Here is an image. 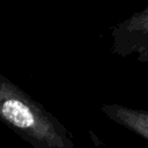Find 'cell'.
Wrapping results in <instances>:
<instances>
[{"label":"cell","instance_id":"1","mask_svg":"<svg viewBox=\"0 0 148 148\" xmlns=\"http://www.w3.org/2000/svg\"><path fill=\"white\" fill-rule=\"evenodd\" d=\"M0 118L35 148H75L72 133L54 114L1 75Z\"/></svg>","mask_w":148,"mask_h":148},{"label":"cell","instance_id":"2","mask_svg":"<svg viewBox=\"0 0 148 148\" xmlns=\"http://www.w3.org/2000/svg\"><path fill=\"white\" fill-rule=\"evenodd\" d=\"M111 52L118 57H134L148 69V5L110 30Z\"/></svg>","mask_w":148,"mask_h":148},{"label":"cell","instance_id":"3","mask_svg":"<svg viewBox=\"0 0 148 148\" xmlns=\"http://www.w3.org/2000/svg\"><path fill=\"white\" fill-rule=\"evenodd\" d=\"M101 111L108 119L148 141V110L111 103L103 104Z\"/></svg>","mask_w":148,"mask_h":148}]
</instances>
